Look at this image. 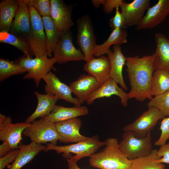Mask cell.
<instances>
[{"instance_id": "obj_1", "label": "cell", "mask_w": 169, "mask_h": 169, "mask_svg": "<svg viewBox=\"0 0 169 169\" xmlns=\"http://www.w3.org/2000/svg\"><path fill=\"white\" fill-rule=\"evenodd\" d=\"M153 54L139 57L138 56L126 57V71L131 90L128 93L129 99L134 98L140 102L152 97L151 88L153 67Z\"/></svg>"}, {"instance_id": "obj_26", "label": "cell", "mask_w": 169, "mask_h": 169, "mask_svg": "<svg viewBox=\"0 0 169 169\" xmlns=\"http://www.w3.org/2000/svg\"><path fill=\"white\" fill-rule=\"evenodd\" d=\"M127 32L125 29H116L112 30L108 38L102 44L96 45L94 56L99 57L104 54H107L112 45L121 44L127 42Z\"/></svg>"}, {"instance_id": "obj_2", "label": "cell", "mask_w": 169, "mask_h": 169, "mask_svg": "<svg viewBox=\"0 0 169 169\" xmlns=\"http://www.w3.org/2000/svg\"><path fill=\"white\" fill-rule=\"evenodd\" d=\"M105 141L104 148L90 157V165L100 169H129L131 161L120 150L117 139L109 138Z\"/></svg>"}, {"instance_id": "obj_38", "label": "cell", "mask_w": 169, "mask_h": 169, "mask_svg": "<svg viewBox=\"0 0 169 169\" xmlns=\"http://www.w3.org/2000/svg\"><path fill=\"white\" fill-rule=\"evenodd\" d=\"M157 153L161 157L156 160L157 162L169 164V142L160 146L157 150Z\"/></svg>"}, {"instance_id": "obj_30", "label": "cell", "mask_w": 169, "mask_h": 169, "mask_svg": "<svg viewBox=\"0 0 169 169\" xmlns=\"http://www.w3.org/2000/svg\"><path fill=\"white\" fill-rule=\"evenodd\" d=\"M169 90V72L156 70L153 72L152 79L151 93L152 96H156Z\"/></svg>"}, {"instance_id": "obj_31", "label": "cell", "mask_w": 169, "mask_h": 169, "mask_svg": "<svg viewBox=\"0 0 169 169\" xmlns=\"http://www.w3.org/2000/svg\"><path fill=\"white\" fill-rule=\"evenodd\" d=\"M0 42L12 45L22 51L24 57L29 56L32 58L31 48L26 40L9 32H0Z\"/></svg>"}, {"instance_id": "obj_37", "label": "cell", "mask_w": 169, "mask_h": 169, "mask_svg": "<svg viewBox=\"0 0 169 169\" xmlns=\"http://www.w3.org/2000/svg\"><path fill=\"white\" fill-rule=\"evenodd\" d=\"M19 149H13L0 158V169H4L10 163L13 161L19 152Z\"/></svg>"}, {"instance_id": "obj_8", "label": "cell", "mask_w": 169, "mask_h": 169, "mask_svg": "<svg viewBox=\"0 0 169 169\" xmlns=\"http://www.w3.org/2000/svg\"><path fill=\"white\" fill-rule=\"evenodd\" d=\"M76 23V42L84 55V61L87 62L94 57L96 45L91 20L89 15L83 16L77 19Z\"/></svg>"}, {"instance_id": "obj_29", "label": "cell", "mask_w": 169, "mask_h": 169, "mask_svg": "<svg viewBox=\"0 0 169 169\" xmlns=\"http://www.w3.org/2000/svg\"><path fill=\"white\" fill-rule=\"evenodd\" d=\"M157 150L153 149L148 155L131 160L129 169H165L164 164L156 161L161 158L157 154Z\"/></svg>"}, {"instance_id": "obj_21", "label": "cell", "mask_w": 169, "mask_h": 169, "mask_svg": "<svg viewBox=\"0 0 169 169\" xmlns=\"http://www.w3.org/2000/svg\"><path fill=\"white\" fill-rule=\"evenodd\" d=\"M156 47L153 54L154 70L169 72V38L161 33L155 34Z\"/></svg>"}, {"instance_id": "obj_18", "label": "cell", "mask_w": 169, "mask_h": 169, "mask_svg": "<svg viewBox=\"0 0 169 169\" xmlns=\"http://www.w3.org/2000/svg\"><path fill=\"white\" fill-rule=\"evenodd\" d=\"M149 0H134L130 3L124 1L120 6L127 27L139 24L144 16L145 11L150 7Z\"/></svg>"}, {"instance_id": "obj_24", "label": "cell", "mask_w": 169, "mask_h": 169, "mask_svg": "<svg viewBox=\"0 0 169 169\" xmlns=\"http://www.w3.org/2000/svg\"><path fill=\"white\" fill-rule=\"evenodd\" d=\"M46 147L42 144L31 142L28 145L21 142L18 146L19 152L15 160L9 166L8 169H21L31 161L41 151L45 150Z\"/></svg>"}, {"instance_id": "obj_23", "label": "cell", "mask_w": 169, "mask_h": 169, "mask_svg": "<svg viewBox=\"0 0 169 169\" xmlns=\"http://www.w3.org/2000/svg\"><path fill=\"white\" fill-rule=\"evenodd\" d=\"M89 113L88 109L85 106L67 107L56 105L51 112L44 118L55 123L86 115Z\"/></svg>"}, {"instance_id": "obj_40", "label": "cell", "mask_w": 169, "mask_h": 169, "mask_svg": "<svg viewBox=\"0 0 169 169\" xmlns=\"http://www.w3.org/2000/svg\"><path fill=\"white\" fill-rule=\"evenodd\" d=\"M3 142L2 144L0 145V157L13 150L8 143L6 141Z\"/></svg>"}, {"instance_id": "obj_20", "label": "cell", "mask_w": 169, "mask_h": 169, "mask_svg": "<svg viewBox=\"0 0 169 169\" xmlns=\"http://www.w3.org/2000/svg\"><path fill=\"white\" fill-rule=\"evenodd\" d=\"M107 55L110 65V78L119 84L124 90L127 91L128 88L124 81L122 73L126 57L123 54L120 45H113V50H110Z\"/></svg>"}, {"instance_id": "obj_36", "label": "cell", "mask_w": 169, "mask_h": 169, "mask_svg": "<svg viewBox=\"0 0 169 169\" xmlns=\"http://www.w3.org/2000/svg\"><path fill=\"white\" fill-rule=\"evenodd\" d=\"M119 7L115 8L114 16L112 17L109 22V24L112 30L116 29H125L127 28L125 19L119 10Z\"/></svg>"}, {"instance_id": "obj_42", "label": "cell", "mask_w": 169, "mask_h": 169, "mask_svg": "<svg viewBox=\"0 0 169 169\" xmlns=\"http://www.w3.org/2000/svg\"><path fill=\"white\" fill-rule=\"evenodd\" d=\"M105 0H92L91 2L94 7L99 8L101 5H103Z\"/></svg>"}, {"instance_id": "obj_11", "label": "cell", "mask_w": 169, "mask_h": 169, "mask_svg": "<svg viewBox=\"0 0 169 169\" xmlns=\"http://www.w3.org/2000/svg\"><path fill=\"white\" fill-rule=\"evenodd\" d=\"M165 117L156 108H150L134 122L125 126L123 130L124 131H131L139 136H145L159 120Z\"/></svg>"}, {"instance_id": "obj_7", "label": "cell", "mask_w": 169, "mask_h": 169, "mask_svg": "<svg viewBox=\"0 0 169 169\" xmlns=\"http://www.w3.org/2000/svg\"><path fill=\"white\" fill-rule=\"evenodd\" d=\"M23 134L29 137L31 142L42 144L47 143L56 145L59 136L54 123L45 118L33 121Z\"/></svg>"}, {"instance_id": "obj_4", "label": "cell", "mask_w": 169, "mask_h": 169, "mask_svg": "<svg viewBox=\"0 0 169 169\" xmlns=\"http://www.w3.org/2000/svg\"><path fill=\"white\" fill-rule=\"evenodd\" d=\"M122 139L119 143L120 150L130 160L146 156L153 150L151 132L140 137L131 131H124Z\"/></svg>"}, {"instance_id": "obj_10", "label": "cell", "mask_w": 169, "mask_h": 169, "mask_svg": "<svg viewBox=\"0 0 169 169\" xmlns=\"http://www.w3.org/2000/svg\"><path fill=\"white\" fill-rule=\"evenodd\" d=\"M31 123L25 122L13 123L10 116L0 115V140L7 142L12 149L18 148L22 141V134Z\"/></svg>"}, {"instance_id": "obj_14", "label": "cell", "mask_w": 169, "mask_h": 169, "mask_svg": "<svg viewBox=\"0 0 169 169\" xmlns=\"http://www.w3.org/2000/svg\"><path fill=\"white\" fill-rule=\"evenodd\" d=\"M54 124L58 134L59 141L61 142L77 143L89 138L82 135L79 132L82 124L79 118H74Z\"/></svg>"}, {"instance_id": "obj_28", "label": "cell", "mask_w": 169, "mask_h": 169, "mask_svg": "<svg viewBox=\"0 0 169 169\" xmlns=\"http://www.w3.org/2000/svg\"><path fill=\"white\" fill-rule=\"evenodd\" d=\"M46 35L47 56L52 58V54L60 37L61 34L57 29L51 16L42 17Z\"/></svg>"}, {"instance_id": "obj_25", "label": "cell", "mask_w": 169, "mask_h": 169, "mask_svg": "<svg viewBox=\"0 0 169 169\" xmlns=\"http://www.w3.org/2000/svg\"><path fill=\"white\" fill-rule=\"evenodd\" d=\"M38 100L37 107L34 112L26 120L25 122L31 123L38 118H43L48 115L52 111L59 99L55 96L42 94L34 92Z\"/></svg>"}, {"instance_id": "obj_6", "label": "cell", "mask_w": 169, "mask_h": 169, "mask_svg": "<svg viewBox=\"0 0 169 169\" xmlns=\"http://www.w3.org/2000/svg\"><path fill=\"white\" fill-rule=\"evenodd\" d=\"M47 54L34 58L29 56L22 57L16 60L14 62L28 70L23 76L24 79H33L36 87L39 86L41 80L52 69L53 65L57 62L54 57L49 58Z\"/></svg>"}, {"instance_id": "obj_41", "label": "cell", "mask_w": 169, "mask_h": 169, "mask_svg": "<svg viewBox=\"0 0 169 169\" xmlns=\"http://www.w3.org/2000/svg\"><path fill=\"white\" fill-rule=\"evenodd\" d=\"M68 169H81L79 167L77 164V162L69 158H67Z\"/></svg>"}, {"instance_id": "obj_27", "label": "cell", "mask_w": 169, "mask_h": 169, "mask_svg": "<svg viewBox=\"0 0 169 169\" xmlns=\"http://www.w3.org/2000/svg\"><path fill=\"white\" fill-rule=\"evenodd\" d=\"M18 6V0L1 1L0 3V32H9Z\"/></svg>"}, {"instance_id": "obj_22", "label": "cell", "mask_w": 169, "mask_h": 169, "mask_svg": "<svg viewBox=\"0 0 169 169\" xmlns=\"http://www.w3.org/2000/svg\"><path fill=\"white\" fill-rule=\"evenodd\" d=\"M83 69L102 84L110 78V65L108 57L101 55L93 58L84 65Z\"/></svg>"}, {"instance_id": "obj_15", "label": "cell", "mask_w": 169, "mask_h": 169, "mask_svg": "<svg viewBox=\"0 0 169 169\" xmlns=\"http://www.w3.org/2000/svg\"><path fill=\"white\" fill-rule=\"evenodd\" d=\"M50 2L51 17L58 31L61 34L70 30L74 24L71 7L62 0H50Z\"/></svg>"}, {"instance_id": "obj_35", "label": "cell", "mask_w": 169, "mask_h": 169, "mask_svg": "<svg viewBox=\"0 0 169 169\" xmlns=\"http://www.w3.org/2000/svg\"><path fill=\"white\" fill-rule=\"evenodd\" d=\"M160 129L161 133L159 138L154 142L156 146H161L165 144L167 140L169 139V116L162 119Z\"/></svg>"}, {"instance_id": "obj_44", "label": "cell", "mask_w": 169, "mask_h": 169, "mask_svg": "<svg viewBox=\"0 0 169 169\" xmlns=\"http://www.w3.org/2000/svg\"><path fill=\"white\" fill-rule=\"evenodd\" d=\"M165 169H166V168H165Z\"/></svg>"}, {"instance_id": "obj_34", "label": "cell", "mask_w": 169, "mask_h": 169, "mask_svg": "<svg viewBox=\"0 0 169 169\" xmlns=\"http://www.w3.org/2000/svg\"><path fill=\"white\" fill-rule=\"evenodd\" d=\"M28 4L32 5L41 16H51L50 2L49 0H25Z\"/></svg>"}, {"instance_id": "obj_13", "label": "cell", "mask_w": 169, "mask_h": 169, "mask_svg": "<svg viewBox=\"0 0 169 169\" xmlns=\"http://www.w3.org/2000/svg\"><path fill=\"white\" fill-rule=\"evenodd\" d=\"M169 15V0H159L150 7L135 29L141 30L152 29L161 23Z\"/></svg>"}, {"instance_id": "obj_3", "label": "cell", "mask_w": 169, "mask_h": 169, "mask_svg": "<svg viewBox=\"0 0 169 169\" xmlns=\"http://www.w3.org/2000/svg\"><path fill=\"white\" fill-rule=\"evenodd\" d=\"M47 145L45 151L53 150L58 154L63 153L64 158H69L77 162L82 158L91 156L100 148L105 146L106 142L100 141L96 135L85 140L66 146H58L50 143Z\"/></svg>"}, {"instance_id": "obj_16", "label": "cell", "mask_w": 169, "mask_h": 169, "mask_svg": "<svg viewBox=\"0 0 169 169\" xmlns=\"http://www.w3.org/2000/svg\"><path fill=\"white\" fill-rule=\"evenodd\" d=\"M102 84L92 75L83 74L69 84L72 92L82 104Z\"/></svg>"}, {"instance_id": "obj_12", "label": "cell", "mask_w": 169, "mask_h": 169, "mask_svg": "<svg viewBox=\"0 0 169 169\" xmlns=\"http://www.w3.org/2000/svg\"><path fill=\"white\" fill-rule=\"evenodd\" d=\"M43 79L46 83L44 89L46 94L55 95L59 100L73 104L75 106H81L82 104L78 98L72 96L69 86L62 82L54 74L50 71Z\"/></svg>"}, {"instance_id": "obj_5", "label": "cell", "mask_w": 169, "mask_h": 169, "mask_svg": "<svg viewBox=\"0 0 169 169\" xmlns=\"http://www.w3.org/2000/svg\"><path fill=\"white\" fill-rule=\"evenodd\" d=\"M30 18V28L26 40L33 55L40 57L47 54L46 39L42 17L30 4H28Z\"/></svg>"}, {"instance_id": "obj_17", "label": "cell", "mask_w": 169, "mask_h": 169, "mask_svg": "<svg viewBox=\"0 0 169 169\" xmlns=\"http://www.w3.org/2000/svg\"><path fill=\"white\" fill-rule=\"evenodd\" d=\"M19 6L9 32L26 40L30 28V18L28 4L25 0H18Z\"/></svg>"}, {"instance_id": "obj_32", "label": "cell", "mask_w": 169, "mask_h": 169, "mask_svg": "<svg viewBox=\"0 0 169 169\" xmlns=\"http://www.w3.org/2000/svg\"><path fill=\"white\" fill-rule=\"evenodd\" d=\"M28 70L15 62L1 58L0 81L2 82L15 75L22 74Z\"/></svg>"}, {"instance_id": "obj_9", "label": "cell", "mask_w": 169, "mask_h": 169, "mask_svg": "<svg viewBox=\"0 0 169 169\" xmlns=\"http://www.w3.org/2000/svg\"><path fill=\"white\" fill-rule=\"evenodd\" d=\"M53 53L59 64L70 61L84 60V56L80 49H77L73 43V36L70 30L61 34Z\"/></svg>"}, {"instance_id": "obj_39", "label": "cell", "mask_w": 169, "mask_h": 169, "mask_svg": "<svg viewBox=\"0 0 169 169\" xmlns=\"http://www.w3.org/2000/svg\"><path fill=\"white\" fill-rule=\"evenodd\" d=\"M124 1L123 0H105L102 5L103 10L105 13H110L115 8L120 7Z\"/></svg>"}, {"instance_id": "obj_19", "label": "cell", "mask_w": 169, "mask_h": 169, "mask_svg": "<svg viewBox=\"0 0 169 169\" xmlns=\"http://www.w3.org/2000/svg\"><path fill=\"white\" fill-rule=\"evenodd\" d=\"M118 96L121 104L124 107L128 105L129 99L128 93L119 87L118 84L111 78L102 83L100 86L90 96L86 102L88 105L93 104L96 99L105 97H109L112 95Z\"/></svg>"}, {"instance_id": "obj_43", "label": "cell", "mask_w": 169, "mask_h": 169, "mask_svg": "<svg viewBox=\"0 0 169 169\" xmlns=\"http://www.w3.org/2000/svg\"><path fill=\"white\" fill-rule=\"evenodd\" d=\"M168 28H169V26H168Z\"/></svg>"}, {"instance_id": "obj_33", "label": "cell", "mask_w": 169, "mask_h": 169, "mask_svg": "<svg viewBox=\"0 0 169 169\" xmlns=\"http://www.w3.org/2000/svg\"><path fill=\"white\" fill-rule=\"evenodd\" d=\"M147 106L156 108L165 116H169V90L152 97Z\"/></svg>"}]
</instances>
